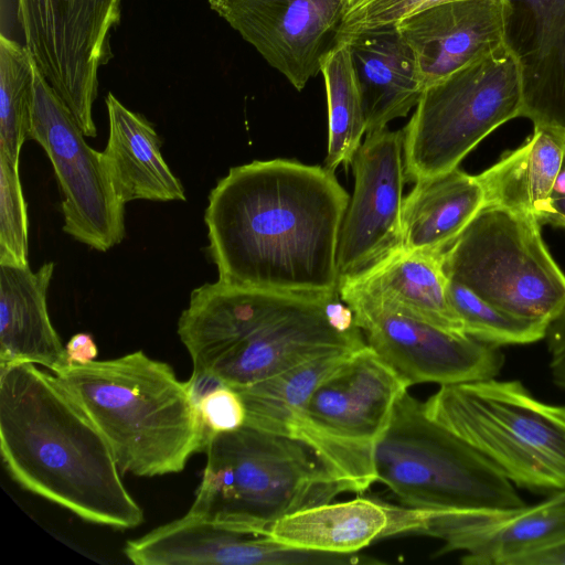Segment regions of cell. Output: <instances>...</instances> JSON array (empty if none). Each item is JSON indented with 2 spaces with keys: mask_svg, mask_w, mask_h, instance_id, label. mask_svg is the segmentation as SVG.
Returning <instances> with one entry per match:
<instances>
[{
  "mask_svg": "<svg viewBox=\"0 0 565 565\" xmlns=\"http://www.w3.org/2000/svg\"><path fill=\"white\" fill-rule=\"evenodd\" d=\"M408 387L366 344L319 383L288 437L309 446L345 492L363 493L376 481L375 447Z\"/></svg>",
  "mask_w": 565,
  "mask_h": 565,
  "instance_id": "cell-10",
  "label": "cell"
},
{
  "mask_svg": "<svg viewBox=\"0 0 565 565\" xmlns=\"http://www.w3.org/2000/svg\"><path fill=\"white\" fill-rule=\"evenodd\" d=\"M73 114L33 58V100L29 139L46 152L63 201V231L107 252L125 238V203L108 173L104 153L93 149Z\"/></svg>",
  "mask_w": 565,
  "mask_h": 565,
  "instance_id": "cell-12",
  "label": "cell"
},
{
  "mask_svg": "<svg viewBox=\"0 0 565 565\" xmlns=\"http://www.w3.org/2000/svg\"><path fill=\"white\" fill-rule=\"evenodd\" d=\"M321 73L328 103V151L324 167L334 172L345 169L366 135V120L360 85L350 50L340 41L326 56Z\"/></svg>",
  "mask_w": 565,
  "mask_h": 565,
  "instance_id": "cell-28",
  "label": "cell"
},
{
  "mask_svg": "<svg viewBox=\"0 0 565 565\" xmlns=\"http://www.w3.org/2000/svg\"><path fill=\"white\" fill-rule=\"evenodd\" d=\"M352 352L324 355L237 388L246 409L245 424L288 436L296 416L319 383Z\"/></svg>",
  "mask_w": 565,
  "mask_h": 565,
  "instance_id": "cell-27",
  "label": "cell"
},
{
  "mask_svg": "<svg viewBox=\"0 0 565 565\" xmlns=\"http://www.w3.org/2000/svg\"><path fill=\"white\" fill-rule=\"evenodd\" d=\"M33 56L25 45L0 35V154L19 166L31 127Z\"/></svg>",
  "mask_w": 565,
  "mask_h": 565,
  "instance_id": "cell-29",
  "label": "cell"
},
{
  "mask_svg": "<svg viewBox=\"0 0 565 565\" xmlns=\"http://www.w3.org/2000/svg\"><path fill=\"white\" fill-rule=\"evenodd\" d=\"M376 481L402 505L427 511L513 510L526 504L489 459L431 420L407 391L374 451Z\"/></svg>",
  "mask_w": 565,
  "mask_h": 565,
  "instance_id": "cell-7",
  "label": "cell"
},
{
  "mask_svg": "<svg viewBox=\"0 0 565 565\" xmlns=\"http://www.w3.org/2000/svg\"><path fill=\"white\" fill-rule=\"evenodd\" d=\"M195 407L209 437L238 429L246 422V409L239 394L226 385L204 395Z\"/></svg>",
  "mask_w": 565,
  "mask_h": 565,
  "instance_id": "cell-33",
  "label": "cell"
},
{
  "mask_svg": "<svg viewBox=\"0 0 565 565\" xmlns=\"http://www.w3.org/2000/svg\"><path fill=\"white\" fill-rule=\"evenodd\" d=\"M527 213L484 205L443 253L448 279L515 317L543 323L565 307V274Z\"/></svg>",
  "mask_w": 565,
  "mask_h": 565,
  "instance_id": "cell-9",
  "label": "cell"
},
{
  "mask_svg": "<svg viewBox=\"0 0 565 565\" xmlns=\"http://www.w3.org/2000/svg\"><path fill=\"white\" fill-rule=\"evenodd\" d=\"M565 152V130L534 125L533 135L478 174L486 205L535 216L543 225Z\"/></svg>",
  "mask_w": 565,
  "mask_h": 565,
  "instance_id": "cell-26",
  "label": "cell"
},
{
  "mask_svg": "<svg viewBox=\"0 0 565 565\" xmlns=\"http://www.w3.org/2000/svg\"><path fill=\"white\" fill-rule=\"evenodd\" d=\"M448 296L463 332L479 341L500 347L529 344L545 338L547 326L510 315L450 279Z\"/></svg>",
  "mask_w": 565,
  "mask_h": 565,
  "instance_id": "cell-30",
  "label": "cell"
},
{
  "mask_svg": "<svg viewBox=\"0 0 565 565\" xmlns=\"http://www.w3.org/2000/svg\"><path fill=\"white\" fill-rule=\"evenodd\" d=\"M547 500L553 503H565V492L554 494Z\"/></svg>",
  "mask_w": 565,
  "mask_h": 565,
  "instance_id": "cell-38",
  "label": "cell"
},
{
  "mask_svg": "<svg viewBox=\"0 0 565 565\" xmlns=\"http://www.w3.org/2000/svg\"><path fill=\"white\" fill-rule=\"evenodd\" d=\"M121 0H15L25 46L86 137H96L98 72L113 57Z\"/></svg>",
  "mask_w": 565,
  "mask_h": 565,
  "instance_id": "cell-11",
  "label": "cell"
},
{
  "mask_svg": "<svg viewBox=\"0 0 565 565\" xmlns=\"http://www.w3.org/2000/svg\"><path fill=\"white\" fill-rule=\"evenodd\" d=\"M53 374L105 437L122 473H177L205 448L209 434L186 383L143 351L68 363Z\"/></svg>",
  "mask_w": 565,
  "mask_h": 565,
  "instance_id": "cell-4",
  "label": "cell"
},
{
  "mask_svg": "<svg viewBox=\"0 0 565 565\" xmlns=\"http://www.w3.org/2000/svg\"><path fill=\"white\" fill-rule=\"evenodd\" d=\"M68 363L87 364L98 355L97 345L90 334L79 332L65 344Z\"/></svg>",
  "mask_w": 565,
  "mask_h": 565,
  "instance_id": "cell-36",
  "label": "cell"
},
{
  "mask_svg": "<svg viewBox=\"0 0 565 565\" xmlns=\"http://www.w3.org/2000/svg\"><path fill=\"white\" fill-rule=\"evenodd\" d=\"M507 14L505 0H445L399 20L424 88L507 43Z\"/></svg>",
  "mask_w": 565,
  "mask_h": 565,
  "instance_id": "cell-18",
  "label": "cell"
},
{
  "mask_svg": "<svg viewBox=\"0 0 565 565\" xmlns=\"http://www.w3.org/2000/svg\"><path fill=\"white\" fill-rule=\"evenodd\" d=\"M546 344L550 353V370L553 382L565 390V307L546 329Z\"/></svg>",
  "mask_w": 565,
  "mask_h": 565,
  "instance_id": "cell-34",
  "label": "cell"
},
{
  "mask_svg": "<svg viewBox=\"0 0 565 565\" xmlns=\"http://www.w3.org/2000/svg\"><path fill=\"white\" fill-rule=\"evenodd\" d=\"M54 266H0V364L29 362L53 373L68 364L47 311Z\"/></svg>",
  "mask_w": 565,
  "mask_h": 565,
  "instance_id": "cell-23",
  "label": "cell"
},
{
  "mask_svg": "<svg viewBox=\"0 0 565 565\" xmlns=\"http://www.w3.org/2000/svg\"><path fill=\"white\" fill-rule=\"evenodd\" d=\"M106 106L109 136L103 153L120 201H185L184 188L164 161L153 126L111 93Z\"/></svg>",
  "mask_w": 565,
  "mask_h": 565,
  "instance_id": "cell-24",
  "label": "cell"
},
{
  "mask_svg": "<svg viewBox=\"0 0 565 565\" xmlns=\"http://www.w3.org/2000/svg\"><path fill=\"white\" fill-rule=\"evenodd\" d=\"M565 228V152L562 164L551 191L547 212L543 224Z\"/></svg>",
  "mask_w": 565,
  "mask_h": 565,
  "instance_id": "cell-35",
  "label": "cell"
},
{
  "mask_svg": "<svg viewBox=\"0 0 565 565\" xmlns=\"http://www.w3.org/2000/svg\"><path fill=\"white\" fill-rule=\"evenodd\" d=\"M507 43L523 71L522 116L565 130V0H505Z\"/></svg>",
  "mask_w": 565,
  "mask_h": 565,
  "instance_id": "cell-19",
  "label": "cell"
},
{
  "mask_svg": "<svg viewBox=\"0 0 565 565\" xmlns=\"http://www.w3.org/2000/svg\"><path fill=\"white\" fill-rule=\"evenodd\" d=\"M424 411L518 487L565 492V406L535 398L519 381L493 377L443 385Z\"/></svg>",
  "mask_w": 565,
  "mask_h": 565,
  "instance_id": "cell-6",
  "label": "cell"
},
{
  "mask_svg": "<svg viewBox=\"0 0 565 565\" xmlns=\"http://www.w3.org/2000/svg\"><path fill=\"white\" fill-rule=\"evenodd\" d=\"M408 527L407 507L355 498L287 514L265 536L292 548L352 554L376 540L406 535Z\"/></svg>",
  "mask_w": 565,
  "mask_h": 565,
  "instance_id": "cell-21",
  "label": "cell"
},
{
  "mask_svg": "<svg viewBox=\"0 0 565 565\" xmlns=\"http://www.w3.org/2000/svg\"><path fill=\"white\" fill-rule=\"evenodd\" d=\"M339 295L361 297L440 329L466 334L449 300L443 254L402 247L363 273L342 280Z\"/></svg>",
  "mask_w": 565,
  "mask_h": 565,
  "instance_id": "cell-20",
  "label": "cell"
},
{
  "mask_svg": "<svg viewBox=\"0 0 565 565\" xmlns=\"http://www.w3.org/2000/svg\"><path fill=\"white\" fill-rule=\"evenodd\" d=\"M522 110V65L508 43L426 87L403 129L407 181L424 182L458 168Z\"/></svg>",
  "mask_w": 565,
  "mask_h": 565,
  "instance_id": "cell-8",
  "label": "cell"
},
{
  "mask_svg": "<svg viewBox=\"0 0 565 565\" xmlns=\"http://www.w3.org/2000/svg\"><path fill=\"white\" fill-rule=\"evenodd\" d=\"M0 451L23 489L86 522L126 530L143 521L105 437L36 364H0Z\"/></svg>",
  "mask_w": 565,
  "mask_h": 565,
  "instance_id": "cell-2",
  "label": "cell"
},
{
  "mask_svg": "<svg viewBox=\"0 0 565 565\" xmlns=\"http://www.w3.org/2000/svg\"><path fill=\"white\" fill-rule=\"evenodd\" d=\"M124 554L137 565H355L369 562L358 553L332 554L288 547L189 512L128 541Z\"/></svg>",
  "mask_w": 565,
  "mask_h": 565,
  "instance_id": "cell-17",
  "label": "cell"
},
{
  "mask_svg": "<svg viewBox=\"0 0 565 565\" xmlns=\"http://www.w3.org/2000/svg\"><path fill=\"white\" fill-rule=\"evenodd\" d=\"M360 85L366 135L405 117L424 86L414 53L396 24L367 30L345 40Z\"/></svg>",
  "mask_w": 565,
  "mask_h": 565,
  "instance_id": "cell-22",
  "label": "cell"
},
{
  "mask_svg": "<svg viewBox=\"0 0 565 565\" xmlns=\"http://www.w3.org/2000/svg\"><path fill=\"white\" fill-rule=\"evenodd\" d=\"M349 0H209L210 8L298 90L337 45Z\"/></svg>",
  "mask_w": 565,
  "mask_h": 565,
  "instance_id": "cell-15",
  "label": "cell"
},
{
  "mask_svg": "<svg viewBox=\"0 0 565 565\" xmlns=\"http://www.w3.org/2000/svg\"><path fill=\"white\" fill-rule=\"evenodd\" d=\"M350 195L324 166L255 160L209 194V253L218 280L291 294L339 292L338 247Z\"/></svg>",
  "mask_w": 565,
  "mask_h": 565,
  "instance_id": "cell-1",
  "label": "cell"
},
{
  "mask_svg": "<svg viewBox=\"0 0 565 565\" xmlns=\"http://www.w3.org/2000/svg\"><path fill=\"white\" fill-rule=\"evenodd\" d=\"M204 451L188 512L241 532L265 536L282 516L345 492L305 443L246 424L211 435Z\"/></svg>",
  "mask_w": 565,
  "mask_h": 565,
  "instance_id": "cell-5",
  "label": "cell"
},
{
  "mask_svg": "<svg viewBox=\"0 0 565 565\" xmlns=\"http://www.w3.org/2000/svg\"><path fill=\"white\" fill-rule=\"evenodd\" d=\"M484 205L478 175L459 168L415 183L403 202V248L443 254Z\"/></svg>",
  "mask_w": 565,
  "mask_h": 565,
  "instance_id": "cell-25",
  "label": "cell"
},
{
  "mask_svg": "<svg viewBox=\"0 0 565 565\" xmlns=\"http://www.w3.org/2000/svg\"><path fill=\"white\" fill-rule=\"evenodd\" d=\"M340 297L351 308L366 344L409 386L493 379L504 364L499 347L440 329L361 297Z\"/></svg>",
  "mask_w": 565,
  "mask_h": 565,
  "instance_id": "cell-13",
  "label": "cell"
},
{
  "mask_svg": "<svg viewBox=\"0 0 565 565\" xmlns=\"http://www.w3.org/2000/svg\"><path fill=\"white\" fill-rule=\"evenodd\" d=\"M29 220L19 166L0 154V266L26 267Z\"/></svg>",
  "mask_w": 565,
  "mask_h": 565,
  "instance_id": "cell-31",
  "label": "cell"
},
{
  "mask_svg": "<svg viewBox=\"0 0 565 565\" xmlns=\"http://www.w3.org/2000/svg\"><path fill=\"white\" fill-rule=\"evenodd\" d=\"M192 372L234 390L366 345L339 292L308 295L217 281L192 290L178 321Z\"/></svg>",
  "mask_w": 565,
  "mask_h": 565,
  "instance_id": "cell-3",
  "label": "cell"
},
{
  "mask_svg": "<svg viewBox=\"0 0 565 565\" xmlns=\"http://www.w3.org/2000/svg\"><path fill=\"white\" fill-rule=\"evenodd\" d=\"M403 130L367 134L352 160L354 189L338 247L340 282L403 247Z\"/></svg>",
  "mask_w": 565,
  "mask_h": 565,
  "instance_id": "cell-14",
  "label": "cell"
},
{
  "mask_svg": "<svg viewBox=\"0 0 565 565\" xmlns=\"http://www.w3.org/2000/svg\"><path fill=\"white\" fill-rule=\"evenodd\" d=\"M516 565H565V541L521 558Z\"/></svg>",
  "mask_w": 565,
  "mask_h": 565,
  "instance_id": "cell-37",
  "label": "cell"
},
{
  "mask_svg": "<svg viewBox=\"0 0 565 565\" xmlns=\"http://www.w3.org/2000/svg\"><path fill=\"white\" fill-rule=\"evenodd\" d=\"M445 0H349L338 42L380 26L396 24L413 12Z\"/></svg>",
  "mask_w": 565,
  "mask_h": 565,
  "instance_id": "cell-32",
  "label": "cell"
},
{
  "mask_svg": "<svg viewBox=\"0 0 565 565\" xmlns=\"http://www.w3.org/2000/svg\"><path fill=\"white\" fill-rule=\"evenodd\" d=\"M412 509V534L444 541L437 555L462 552L465 565H516L521 558L565 541V503L545 500L513 510Z\"/></svg>",
  "mask_w": 565,
  "mask_h": 565,
  "instance_id": "cell-16",
  "label": "cell"
}]
</instances>
